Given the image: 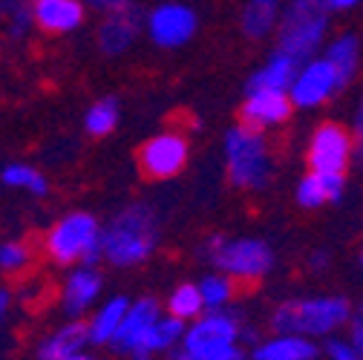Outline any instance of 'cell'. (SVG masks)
<instances>
[{
  "instance_id": "cell-1",
  "label": "cell",
  "mask_w": 363,
  "mask_h": 360,
  "mask_svg": "<svg viewBox=\"0 0 363 360\" xmlns=\"http://www.w3.org/2000/svg\"><path fill=\"white\" fill-rule=\"evenodd\" d=\"M352 323V305L340 294L326 297H294L286 300L271 314V329L283 334H303V337H332Z\"/></svg>"
},
{
  "instance_id": "cell-2",
  "label": "cell",
  "mask_w": 363,
  "mask_h": 360,
  "mask_svg": "<svg viewBox=\"0 0 363 360\" xmlns=\"http://www.w3.org/2000/svg\"><path fill=\"white\" fill-rule=\"evenodd\" d=\"M159 245V219L150 205H127L104 231V259L116 268H133L153 257Z\"/></svg>"
},
{
  "instance_id": "cell-3",
  "label": "cell",
  "mask_w": 363,
  "mask_h": 360,
  "mask_svg": "<svg viewBox=\"0 0 363 360\" xmlns=\"http://www.w3.org/2000/svg\"><path fill=\"white\" fill-rule=\"evenodd\" d=\"M225 167L234 188L262 191L274 176V159L265 142V133L240 121L225 133Z\"/></svg>"
},
{
  "instance_id": "cell-4",
  "label": "cell",
  "mask_w": 363,
  "mask_h": 360,
  "mask_svg": "<svg viewBox=\"0 0 363 360\" xmlns=\"http://www.w3.org/2000/svg\"><path fill=\"white\" fill-rule=\"evenodd\" d=\"M329 35V6L323 0H291L277 23V50L297 64L317 58Z\"/></svg>"
},
{
  "instance_id": "cell-5",
  "label": "cell",
  "mask_w": 363,
  "mask_h": 360,
  "mask_svg": "<svg viewBox=\"0 0 363 360\" xmlns=\"http://www.w3.org/2000/svg\"><path fill=\"white\" fill-rule=\"evenodd\" d=\"M43 251L58 265H96L104 259V231L93 213H67L43 237Z\"/></svg>"
},
{
  "instance_id": "cell-6",
  "label": "cell",
  "mask_w": 363,
  "mask_h": 360,
  "mask_svg": "<svg viewBox=\"0 0 363 360\" xmlns=\"http://www.w3.org/2000/svg\"><path fill=\"white\" fill-rule=\"evenodd\" d=\"M213 268L231 274L234 280L242 283H254L262 280L271 268H274V251L265 240H254V237H211L205 242L202 251Z\"/></svg>"
},
{
  "instance_id": "cell-7",
  "label": "cell",
  "mask_w": 363,
  "mask_h": 360,
  "mask_svg": "<svg viewBox=\"0 0 363 360\" xmlns=\"http://www.w3.org/2000/svg\"><path fill=\"white\" fill-rule=\"evenodd\" d=\"M306 162L311 170H329V173H346L354 162V136L337 121H323L311 133Z\"/></svg>"
},
{
  "instance_id": "cell-8",
  "label": "cell",
  "mask_w": 363,
  "mask_h": 360,
  "mask_svg": "<svg viewBox=\"0 0 363 360\" xmlns=\"http://www.w3.org/2000/svg\"><path fill=\"white\" fill-rule=\"evenodd\" d=\"M343 89L340 75L335 69V64L323 55V58H311L306 64H300L294 84L289 86V96L294 101V107L300 110H317L326 101H332Z\"/></svg>"
},
{
  "instance_id": "cell-9",
  "label": "cell",
  "mask_w": 363,
  "mask_h": 360,
  "mask_svg": "<svg viewBox=\"0 0 363 360\" xmlns=\"http://www.w3.org/2000/svg\"><path fill=\"white\" fill-rule=\"evenodd\" d=\"M188 139L182 133H159L139 150V167L150 179H170L188 164Z\"/></svg>"
},
{
  "instance_id": "cell-10",
  "label": "cell",
  "mask_w": 363,
  "mask_h": 360,
  "mask_svg": "<svg viewBox=\"0 0 363 360\" xmlns=\"http://www.w3.org/2000/svg\"><path fill=\"white\" fill-rule=\"evenodd\" d=\"M147 35L162 50L185 47L196 35V12L185 4H162L147 15Z\"/></svg>"
},
{
  "instance_id": "cell-11",
  "label": "cell",
  "mask_w": 363,
  "mask_h": 360,
  "mask_svg": "<svg viewBox=\"0 0 363 360\" xmlns=\"http://www.w3.org/2000/svg\"><path fill=\"white\" fill-rule=\"evenodd\" d=\"M242 323L234 311H208L199 314L196 320L188 323L185 329V340L182 349H194V346H205V343H240L242 340Z\"/></svg>"
},
{
  "instance_id": "cell-12",
  "label": "cell",
  "mask_w": 363,
  "mask_h": 360,
  "mask_svg": "<svg viewBox=\"0 0 363 360\" xmlns=\"http://www.w3.org/2000/svg\"><path fill=\"white\" fill-rule=\"evenodd\" d=\"M291 110H294V101L289 96V89H251L240 107V116L245 124L265 130V127H277L289 121Z\"/></svg>"
},
{
  "instance_id": "cell-13",
  "label": "cell",
  "mask_w": 363,
  "mask_h": 360,
  "mask_svg": "<svg viewBox=\"0 0 363 360\" xmlns=\"http://www.w3.org/2000/svg\"><path fill=\"white\" fill-rule=\"evenodd\" d=\"M162 317V305L159 300L153 297H142L130 303L127 314H124V323L118 329V334L113 337V351H121V354H133L135 349H139V343L145 340V334L153 329V323Z\"/></svg>"
},
{
  "instance_id": "cell-14",
  "label": "cell",
  "mask_w": 363,
  "mask_h": 360,
  "mask_svg": "<svg viewBox=\"0 0 363 360\" xmlns=\"http://www.w3.org/2000/svg\"><path fill=\"white\" fill-rule=\"evenodd\" d=\"M346 193V179L343 173H329V170H308L294 191V199L306 210H317L323 205L340 202Z\"/></svg>"
},
{
  "instance_id": "cell-15",
  "label": "cell",
  "mask_w": 363,
  "mask_h": 360,
  "mask_svg": "<svg viewBox=\"0 0 363 360\" xmlns=\"http://www.w3.org/2000/svg\"><path fill=\"white\" fill-rule=\"evenodd\" d=\"M99 297H101V274L96 271V265H78L64 283L61 305L69 317H78V314L93 308Z\"/></svg>"
},
{
  "instance_id": "cell-16",
  "label": "cell",
  "mask_w": 363,
  "mask_h": 360,
  "mask_svg": "<svg viewBox=\"0 0 363 360\" xmlns=\"http://www.w3.org/2000/svg\"><path fill=\"white\" fill-rule=\"evenodd\" d=\"M139 26H142V18L133 6H124V9H116V12H107L101 29H99V47L104 55H124L135 35H139Z\"/></svg>"
},
{
  "instance_id": "cell-17",
  "label": "cell",
  "mask_w": 363,
  "mask_h": 360,
  "mask_svg": "<svg viewBox=\"0 0 363 360\" xmlns=\"http://www.w3.org/2000/svg\"><path fill=\"white\" fill-rule=\"evenodd\" d=\"M32 15L43 32L64 35L84 23V0H32Z\"/></svg>"
},
{
  "instance_id": "cell-18",
  "label": "cell",
  "mask_w": 363,
  "mask_h": 360,
  "mask_svg": "<svg viewBox=\"0 0 363 360\" xmlns=\"http://www.w3.org/2000/svg\"><path fill=\"white\" fill-rule=\"evenodd\" d=\"M320 346L311 337L303 334H283L274 332V337L259 340L251 351V360H317L320 357Z\"/></svg>"
},
{
  "instance_id": "cell-19",
  "label": "cell",
  "mask_w": 363,
  "mask_h": 360,
  "mask_svg": "<svg viewBox=\"0 0 363 360\" xmlns=\"http://www.w3.org/2000/svg\"><path fill=\"white\" fill-rule=\"evenodd\" d=\"M89 343V326L81 320H69L61 329H55L50 337H43L38 346V360H64L75 351H84Z\"/></svg>"
},
{
  "instance_id": "cell-20",
  "label": "cell",
  "mask_w": 363,
  "mask_h": 360,
  "mask_svg": "<svg viewBox=\"0 0 363 360\" xmlns=\"http://www.w3.org/2000/svg\"><path fill=\"white\" fill-rule=\"evenodd\" d=\"M185 329L188 323L173 317V314H162V317L153 323V329L145 334V340L139 343V349L133 351L135 360H150L153 354H162V351H170L173 346H179L185 340Z\"/></svg>"
},
{
  "instance_id": "cell-21",
  "label": "cell",
  "mask_w": 363,
  "mask_h": 360,
  "mask_svg": "<svg viewBox=\"0 0 363 360\" xmlns=\"http://www.w3.org/2000/svg\"><path fill=\"white\" fill-rule=\"evenodd\" d=\"M297 69H300V64L291 55H286L283 50H277L248 78V93L251 89H289L297 78Z\"/></svg>"
},
{
  "instance_id": "cell-22",
  "label": "cell",
  "mask_w": 363,
  "mask_h": 360,
  "mask_svg": "<svg viewBox=\"0 0 363 360\" xmlns=\"http://www.w3.org/2000/svg\"><path fill=\"white\" fill-rule=\"evenodd\" d=\"M127 308H130V300L127 297H113V300H107L104 305H99L96 308V314L89 317V340H93L96 346H110L113 343V337L118 334V329H121V323H124V314H127Z\"/></svg>"
},
{
  "instance_id": "cell-23",
  "label": "cell",
  "mask_w": 363,
  "mask_h": 360,
  "mask_svg": "<svg viewBox=\"0 0 363 360\" xmlns=\"http://www.w3.org/2000/svg\"><path fill=\"white\" fill-rule=\"evenodd\" d=\"M280 0H248L245 9H242V32L248 38H265L271 32H277V23H280Z\"/></svg>"
},
{
  "instance_id": "cell-24",
  "label": "cell",
  "mask_w": 363,
  "mask_h": 360,
  "mask_svg": "<svg viewBox=\"0 0 363 360\" xmlns=\"http://www.w3.org/2000/svg\"><path fill=\"white\" fill-rule=\"evenodd\" d=\"M326 58L335 64V69L340 75V84L346 89L354 81L357 69H360V40H357V35H352V32L337 35L326 47Z\"/></svg>"
},
{
  "instance_id": "cell-25",
  "label": "cell",
  "mask_w": 363,
  "mask_h": 360,
  "mask_svg": "<svg viewBox=\"0 0 363 360\" xmlns=\"http://www.w3.org/2000/svg\"><path fill=\"white\" fill-rule=\"evenodd\" d=\"M202 311H205V297H202L199 283H182V286H176L170 291V297H167V314H173V317L191 323V320L199 317Z\"/></svg>"
},
{
  "instance_id": "cell-26",
  "label": "cell",
  "mask_w": 363,
  "mask_h": 360,
  "mask_svg": "<svg viewBox=\"0 0 363 360\" xmlns=\"http://www.w3.org/2000/svg\"><path fill=\"white\" fill-rule=\"evenodd\" d=\"M0 182L9 188H18V191H26L32 196H47V191H50L47 176L29 164H6L4 173H0Z\"/></svg>"
},
{
  "instance_id": "cell-27",
  "label": "cell",
  "mask_w": 363,
  "mask_h": 360,
  "mask_svg": "<svg viewBox=\"0 0 363 360\" xmlns=\"http://www.w3.org/2000/svg\"><path fill=\"white\" fill-rule=\"evenodd\" d=\"M202 297H205V308L208 311H219V308H228V303L237 294V280L225 271H213L208 277H202L199 283Z\"/></svg>"
},
{
  "instance_id": "cell-28",
  "label": "cell",
  "mask_w": 363,
  "mask_h": 360,
  "mask_svg": "<svg viewBox=\"0 0 363 360\" xmlns=\"http://www.w3.org/2000/svg\"><path fill=\"white\" fill-rule=\"evenodd\" d=\"M118 116H121L118 101H116V99H101V101H96L93 107L86 110V116H84V130L89 133V136H96V139L110 136V133L116 130V124H118Z\"/></svg>"
},
{
  "instance_id": "cell-29",
  "label": "cell",
  "mask_w": 363,
  "mask_h": 360,
  "mask_svg": "<svg viewBox=\"0 0 363 360\" xmlns=\"http://www.w3.org/2000/svg\"><path fill=\"white\" fill-rule=\"evenodd\" d=\"M176 357L179 360H242L245 351L240 343H205L194 349H182Z\"/></svg>"
},
{
  "instance_id": "cell-30",
  "label": "cell",
  "mask_w": 363,
  "mask_h": 360,
  "mask_svg": "<svg viewBox=\"0 0 363 360\" xmlns=\"http://www.w3.org/2000/svg\"><path fill=\"white\" fill-rule=\"evenodd\" d=\"M29 262H32V248L26 242L12 240V242L0 245V268H4V271L18 274V271H23Z\"/></svg>"
},
{
  "instance_id": "cell-31",
  "label": "cell",
  "mask_w": 363,
  "mask_h": 360,
  "mask_svg": "<svg viewBox=\"0 0 363 360\" xmlns=\"http://www.w3.org/2000/svg\"><path fill=\"white\" fill-rule=\"evenodd\" d=\"M323 354H326V360H360L357 351H354V346L349 340H343V337H335V334L326 337Z\"/></svg>"
},
{
  "instance_id": "cell-32",
  "label": "cell",
  "mask_w": 363,
  "mask_h": 360,
  "mask_svg": "<svg viewBox=\"0 0 363 360\" xmlns=\"http://www.w3.org/2000/svg\"><path fill=\"white\" fill-rule=\"evenodd\" d=\"M352 136H354V164L363 167V99L354 107V118H352Z\"/></svg>"
},
{
  "instance_id": "cell-33",
  "label": "cell",
  "mask_w": 363,
  "mask_h": 360,
  "mask_svg": "<svg viewBox=\"0 0 363 360\" xmlns=\"http://www.w3.org/2000/svg\"><path fill=\"white\" fill-rule=\"evenodd\" d=\"M349 343L354 346L357 357L363 360V311L357 314V317H352V323H349Z\"/></svg>"
},
{
  "instance_id": "cell-34",
  "label": "cell",
  "mask_w": 363,
  "mask_h": 360,
  "mask_svg": "<svg viewBox=\"0 0 363 360\" xmlns=\"http://www.w3.org/2000/svg\"><path fill=\"white\" fill-rule=\"evenodd\" d=\"M329 262H332V254H329V251H323V248L308 254V268H311V271H326Z\"/></svg>"
},
{
  "instance_id": "cell-35",
  "label": "cell",
  "mask_w": 363,
  "mask_h": 360,
  "mask_svg": "<svg viewBox=\"0 0 363 360\" xmlns=\"http://www.w3.org/2000/svg\"><path fill=\"white\" fill-rule=\"evenodd\" d=\"M86 6H93L99 12H116V9H124L130 6V0H84Z\"/></svg>"
},
{
  "instance_id": "cell-36",
  "label": "cell",
  "mask_w": 363,
  "mask_h": 360,
  "mask_svg": "<svg viewBox=\"0 0 363 360\" xmlns=\"http://www.w3.org/2000/svg\"><path fill=\"white\" fill-rule=\"evenodd\" d=\"M329 6V12H349V9H357L363 0H323Z\"/></svg>"
},
{
  "instance_id": "cell-37",
  "label": "cell",
  "mask_w": 363,
  "mask_h": 360,
  "mask_svg": "<svg viewBox=\"0 0 363 360\" xmlns=\"http://www.w3.org/2000/svg\"><path fill=\"white\" fill-rule=\"evenodd\" d=\"M9 305H12V294L6 288H0V323L6 320V314H9Z\"/></svg>"
},
{
  "instance_id": "cell-38",
  "label": "cell",
  "mask_w": 363,
  "mask_h": 360,
  "mask_svg": "<svg viewBox=\"0 0 363 360\" xmlns=\"http://www.w3.org/2000/svg\"><path fill=\"white\" fill-rule=\"evenodd\" d=\"M64 360H96V357L84 349V351H75V354H69V357H64Z\"/></svg>"
},
{
  "instance_id": "cell-39",
  "label": "cell",
  "mask_w": 363,
  "mask_h": 360,
  "mask_svg": "<svg viewBox=\"0 0 363 360\" xmlns=\"http://www.w3.org/2000/svg\"><path fill=\"white\" fill-rule=\"evenodd\" d=\"M360 268H363V248H360Z\"/></svg>"
},
{
  "instance_id": "cell-40",
  "label": "cell",
  "mask_w": 363,
  "mask_h": 360,
  "mask_svg": "<svg viewBox=\"0 0 363 360\" xmlns=\"http://www.w3.org/2000/svg\"><path fill=\"white\" fill-rule=\"evenodd\" d=\"M173 360H179V357H173Z\"/></svg>"
}]
</instances>
